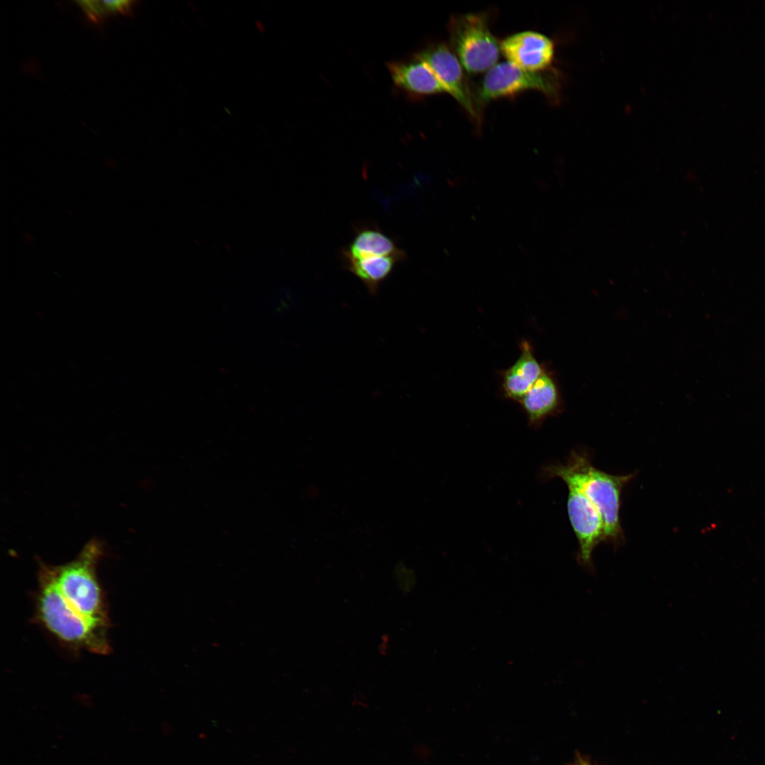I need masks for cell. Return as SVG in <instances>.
<instances>
[{
  "label": "cell",
  "mask_w": 765,
  "mask_h": 765,
  "mask_svg": "<svg viewBox=\"0 0 765 765\" xmlns=\"http://www.w3.org/2000/svg\"><path fill=\"white\" fill-rule=\"evenodd\" d=\"M545 476L562 479L567 487L583 493L601 514L606 542L619 545L623 538L620 521L621 492L634 475H613L596 468L587 454L572 451L565 463L545 468Z\"/></svg>",
  "instance_id": "6da1fadb"
},
{
  "label": "cell",
  "mask_w": 765,
  "mask_h": 765,
  "mask_svg": "<svg viewBox=\"0 0 765 765\" xmlns=\"http://www.w3.org/2000/svg\"><path fill=\"white\" fill-rule=\"evenodd\" d=\"M36 616L59 640L96 654L110 652L108 630L92 625L69 606L57 586L52 567L41 562Z\"/></svg>",
  "instance_id": "7a4b0ae2"
},
{
  "label": "cell",
  "mask_w": 765,
  "mask_h": 765,
  "mask_svg": "<svg viewBox=\"0 0 765 765\" xmlns=\"http://www.w3.org/2000/svg\"><path fill=\"white\" fill-rule=\"evenodd\" d=\"M103 554L101 542L93 538L74 560L52 567L57 586L69 606L92 625L108 630L107 610L96 572Z\"/></svg>",
  "instance_id": "3957f363"
},
{
  "label": "cell",
  "mask_w": 765,
  "mask_h": 765,
  "mask_svg": "<svg viewBox=\"0 0 765 765\" xmlns=\"http://www.w3.org/2000/svg\"><path fill=\"white\" fill-rule=\"evenodd\" d=\"M448 28L450 48L468 73L487 72L497 64L500 43L490 30L487 14L454 16Z\"/></svg>",
  "instance_id": "277c9868"
},
{
  "label": "cell",
  "mask_w": 765,
  "mask_h": 765,
  "mask_svg": "<svg viewBox=\"0 0 765 765\" xmlns=\"http://www.w3.org/2000/svg\"><path fill=\"white\" fill-rule=\"evenodd\" d=\"M560 85L555 71L531 72L509 62H503L486 72L477 87L475 102L478 110L482 104L527 91H537L550 98H556Z\"/></svg>",
  "instance_id": "5b68a950"
},
{
  "label": "cell",
  "mask_w": 765,
  "mask_h": 765,
  "mask_svg": "<svg viewBox=\"0 0 765 765\" xmlns=\"http://www.w3.org/2000/svg\"><path fill=\"white\" fill-rule=\"evenodd\" d=\"M567 511L576 535L579 550L578 563L590 574H594L592 552L605 540V526L599 511L578 489L568 487Z\"/></svg>",
  "instance_id": "8992f818"
},
{
  "label": "cell",
  "mask_w": 765,
  "mask_h": 765,
  "mask_svg": "<svg viewBox=\"0 0 765 765\" xmlns=\"http://www.w3.org/2000/svg\"><path fill=\"white\" fill-rule=\"evenodd\" d=\"M433 70L446 90L472 118L476 123L480 120V113L474 100L463 67L455 54L444 43L429 45L415 54Z\"/></svg>",
  "instance_id": "52a82bcc"
},
{
  "label": "cell",
  "mask_w": 765,
  "mask_h": 765,
  "mask_svg": "<svg viewBox=\"0 0 765 765\" xmlns=\"http://www.w3.org/2000/svg\"><path fill=\"white\" fill-rule=\"evenodd\" d=\"M500 48L508 62L531 72L550 69L555 52L550 38L532 30L507 36L500 42Z\"/></svg>",
  "instance_id": "ba28073f"
},
{
  "label": "cell",
  "mask_w": 765,
  "mask_h": 765,
  "mask_svg": "<svg viewBox=\"0 0 765 765\" xmlns=\"http://www.w3.org/2000/svg\"><path fill=\"white\" fill-rule=\"evenodd\" d=\"M528 424L540 426L544 420L559 414L563 400L555 375L545 367L540 377L518 402Z\"/></svg>",
  "instance_id": "9c48e42d"
},
{
  "label": "cell",
  "mask_w": 765,
  "mask_h": 765,
  "mask_svg": "<svg viewBox=\"0 0 765 765\" xmlns=\"http://www.w3.org/2000/svg\"><path fill=\"white\" fill-rule=\"evenodd\" d=\"M520 354L508 368L500 371L501 387L504 396L518 402L543 373L545 366L536 358L533 347L528 340L519 344Z\"/></svg>",
  "instance_id": "30bf717a"
},
{
  "label": "cell",
  "mask_w": 765,
  "mask_h": 765,
  "mask_svg": "<svg viewBox=\"0 0 765 765\" xmlns=\"http://www.w3.org/2000/svg\"><path fill=\"white\" fill-rule=\"evenodd\" d=\"M387 67L395 85L407 93L415 96L446 93L431 67L415 55L409 60L388 62Z\"/></svg>",
  "instance_id": "8fae6325"
},
{
  "label": "cell",
  "mask_w": 765,
  "mask_h": 765,
  "mask_svg": "<svg viewBox=\"0 0 765 765\" xmlns=\"http://www.w3.org/2000/svg\"><path fill=\"white\" fill-rule=\"evenodd\" d=\"M344 259L366 256H394L403 260L405 254L395 242L382 232L366 228L358 232L351 242L343 251Z\"/></svg>",
  "instance_id": "7c38bea8"
},
{
  "label": "cell",
  "mask_w": 765,
  "mask_h": 765,
  "mask_svg": "<svg viewBox=\"0 0 765 765\" xmlns=\"http://www.w3.org/2000/svg\"><path fill=\"white\" fill-rule=\"evenodd\" d=\"M346 269L357 277L369 293H378L380 284L391 274L400 261L394 256H366L358 259H344Z\"/></svg>",
  "instance_id": "4fadbf2b"
},
{
  "label": "cell",
  "mask_w": 765,
  "mask_h": 765,
  "mask_svg": "<svg viewBox=\"0 0 765 765\" xmlns=\"http://www.w3.org/2000/svg\"><path fill=\"white\" fill-rule=\"evenodd\" d=\"M79 6L86 16L94 23H98L109 16L130 13L133 1H78Z\"/></svg>",
  "instance_id": "5bb4252c"
},
{
  "label": "cell",
  "mask_w": 765,
  "mask_h": 765,
  "mask_svg": "<svg viewBox=\"0 0 765 765\" xmlns=\"http://www.w3.org/2000/svg\"><path fill=\"white\" fill-rule=\"evenodd\" d=\"M568 765H593L590 761L584 758L579 752L575 755L574 761Z\"/></svg>",
  "instance_id": "9a60e30c"
}]
</instances>
